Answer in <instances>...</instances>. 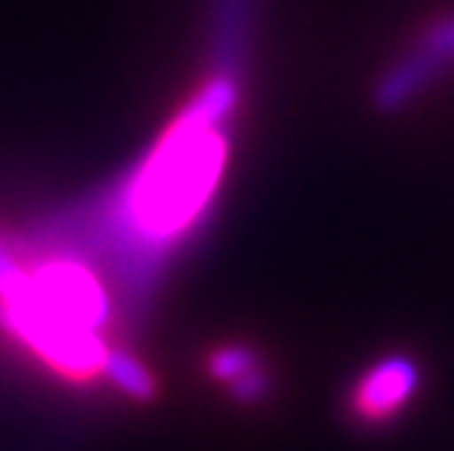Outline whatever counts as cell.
I'll list each match as a JSON object with an SVG mask.
<instances>
[{
    "mask_svg": "<svg viewBox=\"0 0 454 451\" xmlns=\"http://www.w3.org/2000/svg\"><path fill=\"white\" fill-rule=\"evenodd\" d=\"M229 387H231V396L249 405V401H261V399H264L273 384H270V376H267L264 369L255 367L253 372H247V376H240L238 381H231Z\"/></svg>",
    "mask_w": 454,
    "mask_h": 451,
    "instance_id": "cell-6",
    "label": "cell"
},
{
    "mask_svg": "<svg viewBox=\"0 0 454 451\" xmlns=\"http://www.w3.org/2000/svg\"><path fill=\"white\" fill-rule=\"evenodd\" d=\"M258 367V358L253 349L247 346H223L217 349L215 354H211L208 361V369L211 376H215L217 381H238L240 376H247V372H253Z\"/></svg>",
    "mask_w": 454,
    "mask_h": 451,
    "instance_id": "cell-5",
    "label": "cell"
},
{
    "mask_svg": "<svg viewBox=\"0 0 454 451\" xmlns=\"http://www.w3.org/2000/svg\"><path fill=\"white\" fill-rule=\"evenodd\" d=\"M103 372L112 378L114 387L123 390L132 399H153V396H156V381H153L150 369L129 352L109 349Z\"/></svg>",
    "mask_w": 454,
    "mask_h": 451,
    "instance_id": "cell-4",
    "label": "cell"
},
{
    "mask_svg": "<svg viewBox=\"0 0 454 451\" xmlns=\"http://www.w3.org/2000/svg\"><path fill=\"white\" fill-rule=\"evenodd\" d=\"M258 0H215V59L208 82L188 100L159 144L103 194L33 226L18 253L74 255L114 282L123 314L147 316L170 258L206 223L229 159L249 33Z\"/></svg>",
    "mask_w": 454,
    "mask_h": 451,
    "instance_id": "cell-1",
    "label": "cell"
},
{
    "mask_svg": "<svg viewBox=\"0 0 454 451\" xmlns=\"http://www.w3.org/2000/svg\"><path fill=\"white\" fill-rule=\"evenodd\" d=\"M419 390V363L390 354L364 372L352 393V414L364 422H387L411 405Z\"/></svg>",
    "mask_w": 454,
    "mask_h": 451,
    "instance_id": "cell-3",
    "label": "cell"
},
{
    "mask_svg": "<svg viewBox=\"0 0 454 451\" xmlns=\"http://www.w3.org/2000/svg\"><path fill=\"white\" fill-rule=\"evenodd\" d=\"M451 68H454V15L434 24L419 38V44L411 53H404L381 76L372 91V105L384 114L399 112Z\"/></svg>",
    "mask_w": 454,
    "mask_h": 451,
    "instance_id": "cell-2",
    "label": "cell"
}]
</instances>
